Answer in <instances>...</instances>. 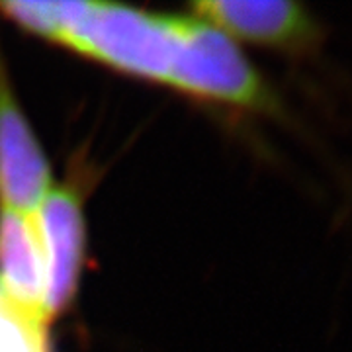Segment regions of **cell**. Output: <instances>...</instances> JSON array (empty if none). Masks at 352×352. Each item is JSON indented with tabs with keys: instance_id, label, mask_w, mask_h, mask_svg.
I'll use <instances>...</instances> for the list:
<instances>
[{
	"instance_id": "cell-1",
	"label": "cell",
	"mask_w": 352,
	"mask_h": 352,
	"mask_svg": "<svg viewBox=\"0 0 352 352\" xmlns=\"http://www.w3.org/2000/svg\"><path fill=\"white\" fill-rule=\"evenodd\" d=\"M0 12L41 38L164 85L182 47L186 20L102 2H0Z\"/></svg>"
},
{
	"instance_id": "cell-2",
	"label": "cell",
	"mask_w": 352,
	"mask_h": 352,
	"mask_svg": "<svg viewBox=\"0 0 352 352\" xmlns=\"http://www.w3.org/2000/svg\"><path fill=\"white\" fill-rule=\"evenodd\" d=\"M170 87L239 108L278 112V100L233 39L196 16H186Z\"/></svg>"
},
{
	"instance_id": "cell-3",
	"label": "cell",
	"mask_w": 352,
	"mask_h": 352,
	"mask_svg": "<svg viewBox=\"0 0 352 352\" xmlns=\"http://www.w3.org/2000/svg\"><path fill=\"white\" fill-rule=\"evenodd\" d=\"M192 8L227 36L294 55L319 53L329 36L307 6L289 0H206Z\"/></svg>"
},
{
	"instance_id": "cell-4",
	"label": "cell",
	"mask_w": 352,
	"mask_h": 352,
	"mask_svg": "<svg viewBox=\"0 0 352 352\" xmlns=\"http://www.w3.org/2000/svg\"><path fill=\"white\" fill-rule=\"evenodd\" d=\"M50 190V164L0 67V204L36 215Z\"/></svg>"
},
{
	"instance_id": "cell-5",
	"label": "cell",
	"mask_w": 352,
	"mask_h": 352,
	"mask_svg": "<svg viewBox=\"0 0 352 352\" xmlns=\"http://www.w3.org/2000/svg\"><path fill=\"white\" fill-rule=\"evenodd\" d=\"M36 221L47 270V319H53L75 298L85 251V219L75 192L51 188Z\"/></svg>"
},
{
	"instance_id": "cell-6",
	"label": "cell",
	"mask_w": 352,
	"mask_h": 352,
	"mask_svg": "<svg viewBox=\"0 0 352 352\" xmlns=\"http://www.w3.org/2000/svg\"><path fill=\"white\" fill-rule=\"evenodd\" d=\"M0 289L34 317L47 319V270L36 215L0 208Z\"/></svg>"
},
{
	"instance_id": "cell-7",
	"label": "cell",
	"mask_w": 352,
	"mask_h": 352,
	"mask_svg": "<svg viewBox=\"0 0 352 352\" xmlns=\"http://www.w3.org/2000/svg\"><path fill=\"white\" fill-rule=\"evenodd\" d=\"M0 352H50L47 323L12 303L0 289Z\"/></svg>"
}]
</instances>
